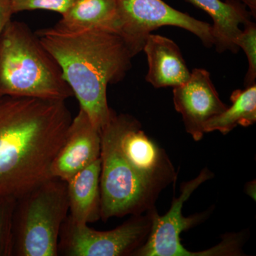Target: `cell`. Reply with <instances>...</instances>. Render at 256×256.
Returning <instances> with one entry per match:
<instances>
[{
	"instance_id": "1",
	"label": "cell",
	"mask_w": 256,
	"mask_h": 256,
	"mask_svg": "<svg viewBox=\"0 0 256 256\" xmlns=\"http://www.w3.org/2000/svg\"><path fill=\"white\" fill-rule=\"evenodd\" d=\"M72 119L65 101L0 95V198L20 200L53 178Z\"/></svg>"
},
{
	"instance_id": "2",
	"label": "cell",
	"mask_w": 256,
	"mask_h": 256,
	"mask_svg": "<svg viewBox=\"0 0 256 256\" xmlns=\"http://www.w3.org/2000/svg\"><path fill=\"white\" fill-rule=\"evenodd\" d=\"M35 34L60 64L80 108L100 133L112 112L108 86L122 82L132 66L133 57L124 40L117 34L96 30L66 33L50 28Z\"/></svg>"
},
{
	"instance_id": "3",
	"label": "cell",
	"mask_w": 256,
	"mask_h": 256,
	"mask_svg": "<svg viewBox=\"0 0 256 256\" xmlns=\"http://www.w3.org/2000/svg\"><path fill=\"white\" fill-rule=\"evenodd\" d=\"M0 95L60 101L74 96L60 64L22 22L10 20L0 36Z\"/></svg>"
},
{
	"instance_id": "4",
	"label": "cell",
	"mask_w": 256,
	"mask_h": 256,
	"mask_svg": "<svg viewBox=\"0 0 256 256\" xmlns=\"http://www.w3.org/2000/svg\"><path fill=\"white\" fill-rule=\"evenodd\" d=\"M114 111L100 131V220L146 213L171 182L144 172L124 158Z\"/></svg>"
},
{
	"instance_id": "5",
	"label": "cell",
	"mask_w": 256,
	"mask_h": 256,
	"mask_svg": "<svg viewBox=\"0 0 256 256\" xmlns=\"http://www.w3.org/2000/svg\"><path fill=\"white\" fill-rule=\"evenodd\" d=\"M68 212L67 183L60 178H50L16 200L13 256H58L60 229Z\"/></svg>"
},
{
	"instance_id": "6",
	"label": "cell",
	"mask_w": 256,
	"mask_h": 256,
	"mask_svg": "<svg viewBox=\"0 0 256 256\" xmlns=\"http://www.w3.org/2000/svg\"><path fill=\"white\" fill-rule=\"evenodd\" d=\"M154 210L132 215L122 225L105 232L75 223L67 216L60 229L58 256H133L148 238Z\"/></svg>"
},
{
	"instance_id": "7",
	"label": "cell",
	"mask_w": 256,
	"mask_h": 256,
	"mask_svg": "<svg viewBox=\"0 0 256 256\" xmlns=\"http://www.w3.org/2000/svg\"><path fill=\"white\" fill-rule=\"evenodd\" d=\"M120 32L132 57L140 53L151 32L164 26L188 30L205 46H214L212 25L172 8L163 0H114Z\"/></svg>"
},
{
	"instance_id": "8",
	"label": "cell",
	"mask_w": 256,
	"mask_h": 256,
	"mask_svg": "<svg viewBox=\"0 0 256 256\" xmlns=\"http://www.w3.org/2000/svg\"><path fill=\"white\" fill-rule=\"evenodd\" d=\"M213 176V173L205 168L196 178L182 184L180 196L173 198L172 206L166 214L160 216L154 210L148 238L133 256H207L206 250L200 252L186 250L182 244L180 234L206 218L207 213L184 216L183 205L200 185Z\"/></svg>"
},
{
	"instance_id": "9",
	"label": "cell",
	"mask_w": 256,
	"mask_h": 256,
	"mask_svg": "<svg viewBox=\"0 0 256 256\" xmlns=\"http://www.w3.org/2000/svg\"><path fill=\"white\" fill-rule=\"evenodd\" d=\"M173 102L195 141L203 138L206 122L228 108L220 100L210 72L203 68L194 69L188 82L173 88Z\"/></svg>"
},
{
	"instance_id": "10",
	"label": "cell",
	"mask_w": 256,
	"mask_h": 256,
	"mask_svg": "<svg viewBox=\"0 0 256 256\" xmlns=\"http://www.w3.org/2000/svg\"><path fill=\"white\" fill-rule=\"evenodd\" d=\"M100 134L80 108L50 168L52 178L67 182L100 158Z\"/></svg>"
},
{
	"instance_id": "11",
	"label": "cell",
	"mask_w": 256,
	"mask_h": 256,
	"mask_svg": "<svg viewBox=\"0 0 256 256\" xmlns=\"http://www.w3.org/2000/svg\"><path fill=\"white\" fill-rule=\"evenodd\" d=\"M142 50L146 52L149 67L146 82L156 88L178 86L190 78L191 72L181 50L170 38L150 34Z\"/></svg>"
},
{
	"instance_id": "12",
	"label": "cell",
	"mask_w": 256,
	"mask_h": 256,
	"mask_svg": "<svg viewBox=\"0 0 256 256\" xmlns=\"http://www.w3.org/2000/svg\"><path fill=\"white\" fill-rule=\"evenodd\" d=\"M198 9L203 10L213 20L212 34L214 45L218 53L230 50L237 54V37L242 32L239 26L252 21V15L246 6L238 0H186Z\"/></svg>"
},
{
	"instance_id": "13",
	"label": "cell",
	"mask_w": 256,
	"mask_h": 256,
	"mask_svg": "<svg viewBox=\"0 0 256 256\" xmlns=\"http://www.w3.org/2000/svg\"><path fill=\"white\" fill-rule=\"evenodd\" d=\"M55 30L66 33L104 31L120 35V24L114 0H76Z\"/></svg>"
},
{
	"instance_id": "14",
	"label": "cell",
	"mask_w": 256,
	"mask_h": 256,
	"mask_svg": "<svg viewBox=\"0 0 256 256\" xmlns=\"http://www.w3.org/2000/svg\"><path fill=\"white\" fill-rule=\"evenodd\" d=\"M100 158L66 182L69 217L75 223L88 224L100 220Z\"/></svg>"
},
{
	"instance_id": "15",
	"label": "cell",
	"mask_w": 256,
	"mask_h": 256,
	"mask_svg": "<svg viewBox=\"0 0 256 256\" xmlns=\"http://www.w3.org/2000/svg\"><path fill=\"white\" fill-rule=\"evenodd\" d=\"M232 102L222 114L210 119L205 124V133L220 131L228 134L238 126L248 127L256 121V85L236 90L230 95Z\"/></svg>"
},
{
	"instance_id": "16",
	"label": "cell",
	"mask_w": 256,
	"mask_h": 256,
	"mask_svg": "<svg viewBox=\"0 0 256 256\" xmlns=\"http://www.w3.org/2000/svg\"><path fill=\"white\" fill-rule=\"evenodd\" d=\"M16 200L0 198V256H13V218Z\"/></svg>"
},
{
	"instance_id": "17",
	"label": "cell",
	"mask_w": 256,
	"mask_h": 256,
	"mask_svg": "<svg viewBox=\"0 0 256 256\" xmlns=\"http://www.w3.org/2000/svg\"><path fill=\"white\" fill-rule=\"evenodd\" d=\"M244 30L236 40L235 44L242 48L247 56L248 68L246 75L244 84L250 86L256 84V25L250 21L244 25Z\"/></svg>"
},
{
	"instance_id": "18",
	"label": "cell",
	"mask_w": 256,
	"mask_h": 256,
	"mask_svg": "<svg viewBox=\"0 0 256 256\" xmlns=\"http://www.w3.org/2000/svg\"><path fill=\"white\" fill-rule=\"evenodd\" d=\"M76 0H10L12 14L32 10H47L60 15L72 6Z\"/></svg>"
},
{
	"instance_id": "19",
	"label": "cell",
	"mask_w": 256,
	"mask_h": 256,
	"mask_svg": "<svg viewBox=\"0 0 256 256\" xmlns=\"http://www.w3.org/2000/svg\"><path fill=\"white\" fill-rule=\"evenodd\" d=\"M12 15L10 0H0V36Z\"/></svg>"
},
{
	"instance_id": "20",
	"label": "cell",
	"mask_w": 256,
	"mask_h": 256,
	"mask_svg": "<svg viewBox=\"0 0 256 256\" xmlns=\"http://www.w3.org/2000/svg\"><path fill=\"white\" fill-rule=\"evenodd\" d=\"M239 2L245 4L246 8H248L252 16L256 18V0H238Z\"/></svg>"
},
{
	"instance_id": "21",
	"label": "cell",
	"mask_w": 256,
	"mask_h": 256,
	"mask_svg": "<svg viewBox=\"0 0 256 256\" xmlns=\"http://www.w3.org/2000/svg\"><path fill=\"white\" fill-rule=\"evenodd\" d=\"M246 192L248 196H252L256 200V182L252 181L249 182L246 186Z\"/></svg>"
}]
</instances>
